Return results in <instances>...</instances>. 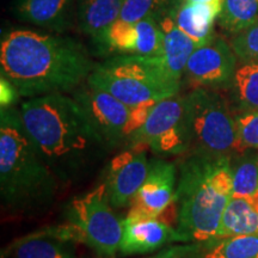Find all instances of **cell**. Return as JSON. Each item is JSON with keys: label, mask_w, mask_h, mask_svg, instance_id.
Returning <instances> with one entry per match:
<instances>
[{"label": "cell", "mask_w": 258, "mask_h": 258, "mask_svg": "<svg viewBox=\"0 0 258 258\" xmlns=\"http://www.w3.org/2000/svg\"><path fill=\"white\" fill-rule=\"evenodd\" d=\"M19 110L28 134L60 184L88 176L111 151L74 97L61 92L32 97Z\"/></svg>", "instance_id": "cell-1"}, {"label": "cell", "mask_w": 258, "mask_h": 258, "mask_svg": "<svg viewBox=\"0 0 258 258\" xmlns=\"http://www.w3.org/2000/svg\"><path fill=\"white\" fill-rule=\"evenodd\" d=\"M95 66L85 47L70 37L15 29L2 38L0 73L22 97L78 89Z\"/></svg>", "instance_id": "cell-2"}, {"label": "cell", "mask_w": 258, "mask_h": 258, "mask_svg": "<svg viewBox=\"0 0 258 258\" xmlns=\"http://www.w3.org/2000/svg\"><path fill=\"white\" fill-rule=\"evenodd\" d=\"M60 182L31 140L15 106L0 109V198L15 213L34 214L55 200Z\"/></svg>", "instance_id": "cell-3"}, {"label": "cell", "mask_w": 258, "mask_h": 258, "mask_svg": "<svg viewBox=\"0 0 258 258\" xmlns=\"http://www.w3.org/2000/svg\"><path fill=\"white\" fill-rule=\"evenodd\" d=\"M231 159L184 157L180 164L176 190V228L188 241L199 243L217 238L222 215L232 199Z\"/></svg>", "instance_id": "cell-4"}, {"label": "cell", "mask_w": 258, "mask_h": 258, "mask_svg": "<svg viewBox=\"0 0 258 258\" xmlns=\"http://www.w3.org/2000/svg\"><path fill=\"white\" fill-rule=\"evenodd\" d=\"M86 83L131 109L178 95L180 89V83L165 72L157 56L141 55H116L96 64Z\"/></svg>", "instance_id": "cell-5"}, {"label": "cell", "mask_w": 258, "mask_h": 258, "mask_svg": "<svg viewBox=\"0 0 258 258\" xmlns=\"http://www.w3.org/2000/svg\"><path fill=\"white\" fill-rule=\"evenodd\" d=\"M186 97L190 146L184 157L220 160L239 151L235 112L217 90L192 89Z\"/></svg>", "instance_id": "cell-6"}, {"label": "cell", "mask_w": 258, "mask_h": 258, "mask_svg": "<svg viewBox=\"0 0 258 258\" xmlns=\"http://www.w3.org/2000/svg\"><path fill=\"white\" fill-rule=\"evenodd\" d=\"M64 218L76 232L77 243L88 245L99 258H114L120 250L123 224L112 212L104 183L64 208Z\"/></svg>", "instance_id": "cell-7"}, {"label": "cell", "mask_w": 258, "mask_h": 258, "mask_svg": "<svg viewBox=\"0 0 258 258\" xmlns=\"http://www.w3.org/2000/svg\"><path fill=\"white\" fill-rule=\"evenodd\" d=\"M237 59L231 44L215 36L209 43L192 51L183 77L192 89L230 88Z\"/></svg>", "instance_id": "cell-8"}, {"label": "cell", "mask_w": 258, "mask_h": 258, "mask_svg": "<svg viewBox=\"0 0 258 258\" xmlns=\"http://www.w3.org/2000/svg\"><path fill=\"white\" fill-rule=\"evenodd\" d=\"M110 150L124 147L131 108L104 90L86 83L73 93Z\"/></svg>", "instance_id": "cell-9"}, {"label": "cell", "mask_w": 258, "mask_h": 258, "mask_svg": "<svg viewBox=\"0 0 258 258\" xmlns=\"http://www.w3.org/2000/svg\"><path fill=\"white\" fill-rule=\"evenodd\" d=\"M95 42L105 53L156 57L161 54L163 32L158 17H147L135 23L118 19Z\"/></svg>", "instance_id": "cell-10"}, {"label": "cell", "mask_w": 258, "mask_h": 258, "mask_svg": "<svg viewBox=\"0 0 258 258\" xmlns=\"http://www.w3.org/2000/svg\"><path fill=\"white\" fill-rule=\"evenodd\" d=\"M148 169L147 148H125L112 158L105 170L103 182L112 208L118 209L131 205L135 194L146 179Z\"/></svg>", "instance_id": "cell-11"}, {"label": "cell", "mask_w": 258, "mask_h": 258, "mask_svg": "<svg viewBox=\"0 0 258 258\" xmlns=\"http://www.w3.org/2000/svg\"><path fill=\"white\" fill-rule=\"evenodd\" d=\"M177 169L163 159L150 160V169L144 184L131 201L128 217L158 218L160 213L176 201Z\"/></svg>", "instance_id": "cell-12"}, {"label": "cell", "mask_w": 258, "mask_h": 258, "mask_svg": "<svg viewBox=\"0 0 258 258\" xmlns=\"http://www.w3.org/2000/svg\"><path fill=\"white\" fill-rule=\"evenodd\" d=\"M76 232L70 224L51 226L14 241L6 249L11 258H76Z\"/></svg>", "instance_id": "cell-13"}, {"label": "cell", "mask_w": 258, "mask_h": 258, "mask_svg": "<svg viewBox=\"0 0 258 258\" xmlns=\"http://www.w3.org/2000/svg\"><path fill=\"white\" fill-rule=\"evenodd\" d=\"M120 252L123 256L153 252L173 241H188L177 228L156 218L128 217L122 221Z\"/></svg>", "instance_id": "cell-14"}, {"label": "cell", "mask_w": 258, "mask_h": 258, "mask_svg": "<svg viewBox=\"0 0 258 258\" xmlns=\"http://www.w3.org/2000/svg\"><path fill=\"white\" fill-rule=\"evenodd\" d=\"M186 120V97L175 95L161 99L154 104L152 111L146 122L137 132L129 135L125 140V148L144 147L150 148V145L158 139L165 137L171 131L179 127Z\"/></svg>", "instance_id": "cell-15"}, {"label": "cell", "mask_w": 258, "mask_h": 258, "mask_svg": "<svg viewBox=\"0 0 258 258\" xmlns=\"http://www.w3.org/2000/svg\"><path fill=\"white\" fill-rule=\"evenodd\" d=\"M224 0L212 3H177L170 9L173 21L198 47L215 37L214 24L220 16Z\"/></svg>", "instance_id": "cell-16"}, {"label": "cell", "mask_w": 258, "mask_h": 258, "mask_svg": "<svg viewBox=\"0 0 258 258\" xmlns=\"http://www.w3.org/2000/svg\"><path fill=\"white\" fill-rule=\"evenodd\" d=\"M158 19L163 32V46L160 56L157 57L171 78L182 83L186 62L198 46L177 27L170 10L161 14Z\"/></svg>", "instance_id": "cell-17"}, {"label": "cell", "mask_w": 258, "mask_h": 258, "mask_svg": "<svg viewBox=\"0 0 258 258\" xmlns=\"http://www.w3.org/2000/svg\"><path fill=\"white\" fill-rule=\"evenodd\" d=\"M73 0H16L14 14L27 23L61 32L72 25Z\"/></svg>", "instance_id": "cell-18"}, {"label": "cell", "mask_w": 258, "mask_h": 258, "mask_svg": "<svg viewBox=\"0 0 258 258\" xmlns=\"http://www.w3.org/2000/svg\"><path fill=\"white\" fill-rule=\"evenodd\" d=\"M180 258H258V234L213 238L180 245Z\"/></svg>", "instance_id": "cell-19"}, {"label": "cell", "mask_w": 258, "mask_h": 258, "mask_svg": "<svg viewBox=\"0 0 258 258\" xmlns=\"http://www.w3.org/2000/svg\"><path fill=\"white\" fill-rule=\"evenodd\" d=\"M122 0H79L78 21L84 34L98 40L120 19Z\"/></svg>", "instance_id": "cell-20"}, {"label": "cell", "mask_w": 258, "mask_h": 258, "mask_svg": "<svg viewBox=\"0 0 258 258\" xmlns=\"http://www.w3.org/2000/svg\"><path fill=\"white\" fill-rule=\"evenodd\" d=\"M258 234V209L250 200L233 198L222 215L217 238Z\"/></svg>", "instance_id": "cell-21"}, {"label": "cell", "mask_w": 258, "mask_h": 258, "mask_svg": "<svg viewBox=\"0 0 258 258\" xmlns=\"http://www.w3.org/2000/svg\"><path fill=\"white\" fill-rule=\"evenodd\" d=\"M231 97L238 111H258V62L240 61L230 85Z\"/></svg>", "instance_id": "cell-22"}, {"label": "cell", "mask_w": 258, "mask_h": 258, "mask_svg": "<svg viewBox=\"0 0 258 258\" xmlns=\"http://www.w3.org/2000/svg\"><path fill=\"white\" fill-rule=\"evenodd\" d=\"M233 176V198L250 200L258 209V153L250 151L237 154V159L232 163Z\"/></svg>", "instance_id": "cell-23"}, {"label": "cell", "mask_w": 258, "mask_h": 258, "mask_svg": "<svg viewBox=\"0 0 258 258\" xmlns=\"http://www.w3.org/2000/svg\"><path fill=\"white\" fill-rule=\"evenodd\" d=\"M258 21V0H224L219 25L232 35L243 31Z\"/></svg>", "instance_id": "cell-24"}, {"label": "cell", "mask_w": 258, "mask_h": 258, "mask_svg": "<svg viewBox=\"0 0 258 258\" xmlns=\"http://www.w3.org/2000/svg\"><path fill=\"white\" fill-rule=\"evenodd\" d=\"M171 8L165 0H122L120 21L135 23L147 17H159Z\"/></svg>", "instance_id": "cell-25"}, {"label": "cell", "mask_w": 258, "mask_h": 258, "mask_svg": "<svg viewBox=\"0 0 258 258\" xmlns=\"http://www.w3.org/2000/svg\"><path fill=\"white\" fill-rule=\"evenodd\" d=\"M235 123L238 131V143L241 154L246 151L258 150V111L235 112Z\"/></svg>", "instance_id": "cell-26"}, {"label": "cell", "mask_w": 258, "mask_h": 258, "mask_svg": "<svg viewBox=\"0 0 258 258\" xmlns=\"http://www.w3.org/2000/svg\"><path fill=\"white\" fill-rule=\"evenodd\" d=\"M231 47L240 61L258 62V21L235 34L231 41Z\"/></svg>", "instance_id": "cell-27"}, {"label": "cell", "mask_w": 258, "mask_h": 258, "mask_svg": "<svg viewBox=\"0 0 258 258\" xmlns=\"http://www.w3.org/2000/svg\"><path fill=\"white\" fill-rule=\"evenodd\" d=\"M156 103L157 102H146L131 109L128 123L127 127H125V140H127L129 135H132L134 132H137L139 128L143 127Z\"/></svg>", "instance_id": "cell-28"}, {"label": "cell", "mask_w": 258, "mask_h": 258, "mask_svg": "<svg viewBox=\"0 0 258 258\" xmlns=\"http://www.w3.org/2000/svg\"><path fill=\"white\" fill-rule=\"evenodd\" d=\"M19 95L18 90L11 82L2 77L0 79V104H2V109H8L15 105L17 102Z\"/></svg>", "instance_id": "cell-29"}, {"label": "cell", "mask_w": 258, "mask_h": 258, "mask_svg": "<svg viewBox=\"0 0 258 258\" xmlns=\"http://www.w3.org/2000/svg\"><path fill=\"white\" fill-rule=\"evenodd\" d=\"M212 2H215V0H178V3H192V4H195V3H212Z\"/></svg>", "instance_id": "cell-30"}, {"label": "cell", "mask_w": 258, "mask_h": 258, "mask_svg": "<svg viewBox=\"0 0 258 258\" xmlns=\"http://www.w3.org/2000/svg\"><path fill=\"white\" fill-rule=\"evenodd\" d=\"M165 2L171 6H175L177 3H178V0H165Z\"/></svg>", "instance_id": "cell-31"}]
</instances>
